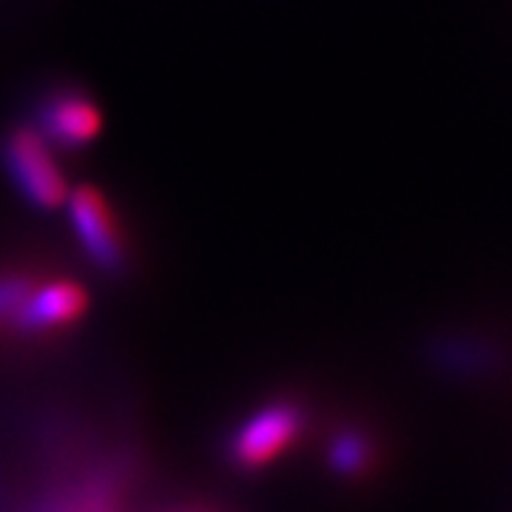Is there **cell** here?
Here are the masks:
<instances>
[{"instance_id":"1","label":"cell","mask_w":512,"mask_h":512,"mask_svg":"<svg viewBox=\"0 0 512 512\" xmlns=\"http://www.w3.org/2000/svg\"><path fill=\"white\" fill-rule=\"evenodd\" d=\"M3 168L26 200L37 208H57L69 197L66 177L52 157V146L35 128H15L3 143Z\"/></svg>"},{"instance_id":"2","label":"cell","mask_w":512,"mask_h":512,"mask_svg":"<svg viewBox=\"0 0 512 512\" xmlns=\"http://www.w3.org/2000/svg\"><path fill=\"white\" fill-rule=\"evenodd\" d=\"M69 220L83 251L100 271L120 274L126 265V242L106 197L94 188L69 191Z\"/></svg>"},{"instance_id":"3","label":"cell","mask_w":512,"mask_h":512,"mask_svg":"<svg viewBox=\"0 0 512 512\" xmlns=\"http://www.w3.org/2000/svg\"><path fill=\"white\" fill-rule=\"evenodd\" d=\"M37 123H40L37 134L49 146L74 151V148H86L100 134L103 117L92 103V97L74 89H60L40 103Z\"/></svg>"},{"instance_id":"4","label":"cell","mask_w":512,"mask_h":512,"mask_svg":"<svg viewBox=\"0 0 512 512\" xmlns=\"http://www.w3.org/2000/svg\"><path fill=\"white\" fill-rule=\"evenodd\" d=\"M302 427V410L291 402H279L259 410L254 419L245 421L231 439L228 456L237 467H259L288 444Z\"/></svg>"},{"instance_id":"5","label":"cell","mask_w":512,"mask_h":512,"mask_svg":"<svg viewBox=\"0 0 512 512\" xmlns=\"http://www.w3.org/2000/svg\"><path fill=\"white\" fill-rule=\"evenodd\" d=\"M83 308H86V293L77 285L52 282V285H43L37 291L32 288L26 293L12 322H15V328L26 330V333H37V330H52L72 322Z\"/></svg>"},{"instance_id":"6","label":"cell","mask_w":512,"mask_h":512,"mask_svg":"<svg viewBox=\"0 0 512 512\" xmlns=\"http://www.w3.org/2000/svg\"><path fill=\"white\" fill-rule=\"evenodd\" d=\"M433 362L456 376H487L501 365V353L484 339L444 336L433 342Z\"/></svg>"},{"instance_id":"7","label":"cell","mask_w":512,"mask_h":512,"mask_svg":"<svg viewBox=\"0 0 512 512\" xmlns=\"http://www.w3.org/2000/svg\"><path fill=\"white\" fill-rule=\"evenodd\" d=\"M370 464V444L359 433H342L330 447V467L342 476H356Z\"/></svg>"},{"instance_id":"8","label":"cell","mask_w":512,"mask_h":512,"mask_svg":"<svg viewBox=\"0 0 512 512\" xmlns=\"http://www.w3.org/2000/svg\"><path fill=\"white\" fill-rule=\"evenodd\" d=\"M29 291H32V285L26 276H0V319L15 316Z\"/></svg>"}]
</instances>
